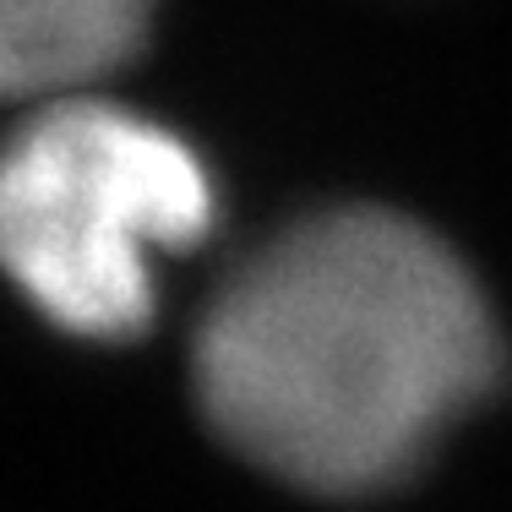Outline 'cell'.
Segmentation results:
<instances>
[{
  "label": "cell",
  "mask_w": 512,
  "mask_h": 512,
  "mask_svg": "<svg viewBox=\"0 0 512 512\" xmlns=\"http://www.w3.org/2000/svg\"><path fill=\"white\" fill-rule=\"evenodd\" d=\"M158 0H0V99L55 104L93 93L148 39Z\"/></svg>",
  "instance_id": "3"
},
{
  "label": "cell",
  "mask_w": 512,
  "mask_h": 512,
  "mask_svg": "<svg viewBox=\"0 0 512 512\" xmlns=\"http://www.w3.org/2000/svg\"><path fill=\"white\" fill-rule=\"evenodd\" d=\"M502 376L463 256L387 207H333L262 240L191 338L197 409L246 463L316 496L409 480Z\"/></svg>",
  "instance_id": "1"
},
{
  "label": "cell",
  "mask_w": 512,
  "mask_h": 512,
  "mask_svg": "<svg viewBox=\"0 0 512 512\" xmlns=\"http://www.w3.org/2000/svg\"><path fill=\"white\" fill-rule=\"evenodd\" d=\"M213 218L207 158L99 93L39 104L0 142V273L71 338H137L158 306V267L202 246Z\"/></svg>",
  "instance_id": "2"
}]
</instances>
